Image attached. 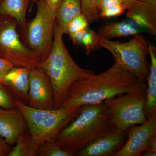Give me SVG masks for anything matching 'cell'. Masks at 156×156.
<instances>
[{
    "mask_svg": "<svg viewBox=\"0 0 156 156\" xmlns=\"http://www.w3.org/2000/svg\"><path fill=\"white\" fill-rule=\"evenodd\" d=\"M15 144L9 156H37V150L34 147L28 130L20 136Z\"/></svg>",
    "mask_w": 156,
    "mask_h": 156,
    "instance_id": "cell-19",
    "label": "cell"
},
{
    "mask_svg": "<svg viewBox=\"0 0 156 156\" xmlns=\"http://www.w3.org/2000/svg\"><path fill=\"white\" fill-rule=\"evenodd\" d=\"M149 54L151 58L148 85L146 89V101L144 111L147 119L156 115V50L153 45H149Z\"/></svg>",
    "mask_w": 156,
    "mask_h": 156,
    "instance_id": "cell-15",
    "label": "cell"
},
{
    "mask_svg": "<svg viewBox=\"0 0 156 156\" xmlns=\"http://www.w3.org/2000/svg\"><path fill=\"white\" fill-rule=\"evenodd\" d=\"M56 17L43 0H37L36 14L27 26V41L32 50L44 61L52 48Z\"/></svg>",
    "mask_w": 156,
    "mask_h": 156,
    "instance_id": "cell-8",
    "label": "cell"
},
{
    "mask_svg": "<svg viewBox=\"0 0 156 156\" xmlns=\"http://www.w3.org/2000/svg\"><path fill=\"white\" fill-rule=\"evenodd\" d=\"M1 1H2V0H0V2H1Z\"/></svg>",
    "mask_w": 156,
    "mask_h": 156,
    "instance_id": "cell-34",
    "label": "cell"
},
{
    "mask_svg": "<svg viewBox=\"0 0 156 156\" xmlns=\"http://www.w3.org/2000/svg\"><path fill=\"white\" fill-rule=\"evenodd\" d=\"M82 13L80 0H62L56 13V22L66 34L69 21Z\"/></svg>",
    "mask_w": 156,
    "mask_h": 156,
    "instance_id": "cell-18",
    "label": "cell"
},
{
    "mask_svg": "<svg viewBox=\"0 0 156 156\" xmlns=\"http://www.w3.org/2000/svg\"><path fill=\"white\" fill-rule=\"evenodd\" d=\"M147 87L146 84L139 82L126 93L104 101L117 129L127 131L131 126L142 124L147 120L144 111Z\"/></svg>",
    "mask_w": 156,
    "mask_h": 156,
    "instance_id": "cell-6",
    "label": "cell"
},
{
    "mask_svg": "<svg viewBox=\"0 0 156 156\" xmlns=\"http://www.w3.org/2000/svg\"><path fill=\"white\" fill-rule=\"evenodd\" d=\"M142 156H156V136L151 140L146 149L140 155Z\"/></svg>",
    "mask_w": 156,
    "mask_h": 156,
    "instance_id": "cell-28",
    "label": "cell"
},
{
    "mask_svg": "<svg viewBox=\"0 0 156 156\" xmlns=\"http://www.w3.org/2000/svg\"><path fill=\"white\" fill-rule=\"evenodd\" d=\"M133 36L127 42L113 41L98 36V45L110 52L115 61L134 75L140 82L146 84L150 64L147 58L149 44L139 34Z\"/></svg>",
    "mask_w": 156,
    "mask_h": 156,
    "instance_id": "cell-5",
    "label": "cell"
},
{
    "mask_svg": "<svg viewBox=\"0 0 156 156\" xmlns=\"http://www.w3.org/2000/svg\"><path fill=\"white\" fill-rule=\"evenodd\" d=\"M64 34L56 21L51 51L41 67L52 84L55 108L64 102L69 89L74 83L95 74L92 70L80 67L74 61L63 42Z\"/></svg>",
    "mask_w": 156,
    "mask_h": 156,
    "instance_id": "cell-3",
    "label": "cell"
},
{
    "mask_svg": "<svg viewBox=\"0 0 156 156\" xmlns=\"http://www.w3.org/2000/svg\"><path fill=\"white\" fill-rule=\"evenodd\" d=\"M48 10L56 17V13L62 0H43Z\"/></svg>",
    "mask_w": 156,
    "mask_h": 156,
    "instance_id": "cell-27",
    "label": "cell"
},
{
    "mask_svg": "<svg viewBox=\"0 0 156 156\" xmlns=\"http://www.w3.org/2000/svg\"><path fill=\"white\" fill-rule=\"evenodd\" d=\"M121 1L123 4L127 5L128 8L133 5L137 0H121Z\"/></svg>",
    "mask_w": 156,
    "mask_h": 156,
    "instance_id": "cell-31",
    "label": "cell"
},
{
    "mask_svg": "<svg viewBox=\"0 0 156 156\" xmlns=\"http://www.w3.org/2000/svg\"><path fill=\"white\" fill-rule=\"evenodd\" d=\"M122 3V2L121 0H99L98 9L100 11L105 8Z\"/></svg>",
    "mask_w": 156,
    "mask_h": 156,
    "instance_id": "cell-30",
    "label": "cell"
},
{
    "mask_svg": "<svg viewBox=\"0 0 156 156\" xmlns=\"http://www.w3.org/2000/svg\"><path fill=\"white\" fill-rule=\"evenodd\" d=\"M13 99L15 107L25 119L34 147L37 150L43 144L55 140L60 131L80 113L82 108L40 109Z\"/></svg>",
    "mask_w": 156,
    "mask_h": 156,
    "instance_id": "cell-4",
    "label": "cell"
},
{
    "mask_svg": "<svg viewBox=\"0 0 156 156\" xmlns=\"http://www.w3.org/2000/svg\"><path fill=\"white\" fill-rule=\"evenodd\" d=\"M75 154L66 150L55 141H48L40 146L37 150V156H73Z\"/></svg>",
    "mask_w": 156,
    "mask_h": 156,
    "instance_id": "cell-20",
    "label": "cell"
},
{
    "mask_svg": "<svg viewBox=\"0 0 156 156\" xmlns=\"http://www.w3.org/2000/svg\"><path fill=\"white\" fill-rule=\"evenodd\" d=\"M128 138L122 147L113 156H140L156 136V115L141 124L131 126L127 131Z\"/></svg>",
    "mask_w": 156,
    "mask_h": 156,
    "instance_id": "cell-9",
    "label": "cell"
},
{
    "mask_svg": "<svg viewBox=\"0 0 156 156\" xmlns=\"http://www.w3.org/2000/svg\"><path fill=\"white\" fill-rule=\"evenodd\" d=\"M16 107L13 98L4 84L0 83V108L10 109Z\"/></svg>",
    "mask_w": 156,
    "mask_h": 156,
    "instance_id": "cell-25",
    "label": "cell"
},
{
    "mask_svg": "<svg viewBox=\"0 0 156 156\" xmlns=\"http://www.w3.org/2000/svg\"><path fill=\"white\" fill-rule=\"evenodd\" d=\"M28 106L40 109L55 108L53 87L41 68L30 69Z\"/></svg>",
    "mask_w": 156,
    "mask_h": 156,
    "instance_id": "cell-10",
    "label": "cell"
},
{
    "mask_svg": "<svg viewBox=\"0 0 156 156\" xmlns=\"http://www.w3.org/2000/svg\"><path fill=\"white\" fill-rule=\"evenodd\" d=\"M30 69L14 66L7 74L3 84L12 98L28 105Z\"/></svg>",
    "mask_w": 156,
    "mask_h": 156,
    "instance_id": "cell-13",
    "label": "cell"
},
{
    "mask_svg": "<svg viewBox=\"0 0 156 156\" xmlns=\"http://www.w3.org/2000/svg\"><path fill=\"white\" fill-rule=\"evenodd\" d=\"M139 82L134 75L115 61L103 72L94 74L74 83L59 107L73 109L101 103L126 93Z\"/></svg>",
    "mask_w": 156,
    "mask_h": 156,
    "instance_id": "cell-1",
    "label": "cell"
},
{
    "mask_svg": "<svg viewBox=\"0 0 156 156\" xmlns=\"http://www.w3.org/2000/svg\"><path fill=\"white\" fill-rule=\"evenodd\" d=\"M11 150L9 144L0 136V156H9Z\"/></svg>",
    "mask_w": 156,
    "mask_h": 156,
    "instance_id": "cell-29",
    "label": "cell"
},
{
    "mask_svg": "<svg viewBox=\"0 0 156 156\" xmlns=\"http://www.w3.org/2000/svg\"><path fill=\"white\" fill-rule=\"evenodd\" d=\"M140 28L134 21L128 19L126 21L112 23L98 30V36L106 40L127 37L138 34L141 31Z\"/></svg>",
    "mask_w": 156,
    "mask_h": 156,
    "instance_id": "cell-16",
    "label": "cell"
},
{
    "mask_svg": "<svg viewBox=\"0 0 156 156\" xmlns=\"http://www.w3.org/2000/svg\"><path fill=\"white\" fill-rule=\"evenodd\" d=\"M98 35L94 31L87 28L81 39L79 45H83L89 56L92 51L99 48L98 43Z\"/></svg>",
    "mask_w": 156,
    "mask_h": 156,
    "instance_id": "cell-22",
    "label": "cell"
},
{
    "mask_svg": "<svg viewBox=\"0 0 156 156\" xmlns=\"http://www.w3.org/2000/svg\"><path fill=\"white\" fill-rule=\"evenodd\" d=\"M0 17V57L5 58L14 66L31 69L42 67L44 60L38 54L20 41L17 22L9 16Z\"/></svg>",
    "mask_w": 156,
    "mask_h": 156,
    "instance_id": "cell-7",
    "label": "cell"
},
{
    "mask_svg": "<svg viewBox=\"0 0 156 156\" xmlns=\"http://www.w3.org/2000/svg\"><path fill=\"white\" fill-rule=\"evenodd\" d=\"M138 1L156 6V0H138Z\"/></svg>",
    "mask_w": 156,
    "mask_h": 156,
    "instance_id": "cell-32",
    "label": "cell"
},
{
    "mask_svg": "<svg viewBox=\"0 0 156 156\" xmlns=\"http://www.w3.org/2000/svg\"><path fill=\"white\" fill-rule=\"evenodd\" d=\"M35 1V0H34V2Z\"/></svg>",
    "mask_w": 156,
    "mask_h": 156,
    "instance_id": "cell-33",
    "label": "cell"
},
{
    "mask_svg": "<svg viewBox=\"0 0 156 156\" xmlns=\"http://www.w3.org/2000/svg\"><path fill=\"white\" fill-rule=\"evenodd\" d=\"M27 129L25 119L18 108H0V136L8 144L16 143L20 136Z\"/></svg>",
    "mask_w": 156,
    "mask_h": 156,
    "instance_id": "cell-12",
    "label": "cell"
},
{
    "mask_svg": "<svg viewBox=\"0 0 156 156\" xmlns=\"http://www.w3.org/2000/svg\"><path fill=\"white\" fill-rule=\"evenodd\" d=\"M126 16L152 35H156V6L137 0L128 8Z\"/></svg>",
    "mask_w": 156,
    "mask_h": 156,
    "instance_id": "cell-14",
    "label": "cell"
},
{
    "mask_svg": "<svg viewBox=\"0 0 156 156\" xmlns=\"http://www.w3.org/2000/svg\"><path fill=\"white\" fill-rule=\"evenodd\" d=\"M128 138L127 131L116 129L101 136L77 152L79 156H113L120 150Z\"/></svg>",
    "mask_w": 156,
    "mask_h": 156,
    "instance_id": "cell-11",
    "label": "cell"
},
{
    "mask_svg": "<svg viewBox=\"0 0 156 156\" xmlns=\"http://www.w3.org/2000/svg\"><path fill=\"white\" fill-rule=\"evenodd\" d=\"M117 129L111 112L104 102L82 106L77 117L60 131L55 141L75 154L101 136Z\"/></svg>",
    "mask_w": 156,
    "mask_h": 156,
    "instance_id": "cell-2",
    "label": "cell"
},
{
    "mask_svg": "<svg viewBox=\"0 0 156 156\" xmlns=\"http://www.w3.org/2000/svg\"><path fill=\"white\" fill-rule=\"evenodd\" d=\"M82 14L87 17L89 22L99 18L98 4L99 0H80Z\"/></svg>",
    "mask_w": 156,
    "mask_h": 156,
    "instance_id": "cell-21",
    "label": "cell"
},
{
    "mask_svg": "<svg viewBox=\"0 0 156 156\" xmlns=\"http://www.w3.org/2000/svg\"><path fill=\"white\" fill-rule=\"evenodd\" d=\"M33 0H3L0 4V14L14 18L23 30L27 29V13Z\"/></svg>",
    "mask_w": 156,
    "mask_h": 156,
    "instance_id": "cell-17",
    "label": "cell"
},
{
    "mask_svg": "<svg viewBox=\"0 0 156 156\" xmlns=\"http://www.w3.org/2000/svg\"><path fill=\"white\" fill-rule=\"evenodd\" d=\"M128 9L125 4H117L101 9L99 12V18H109L122 15Z\"/></svg>",
    "mask_w": 156,
    "mask_h": 156,
    "instance_id": "cell-24",
    "label": "cell"
},
{
    "mask_svg": "<svg viewBox=\"0 0 156 156\" xmlns=\"http://www.w3.org/2000/svg\"><path fill=\"white\" fill-rule=\"evenodd\" d=\"M89 22L83 14H79L73 18L68 24L66 34L69 35L79 31L88 28Z\"/></svg>",
    "mask_w": 156,
    "mask_h": 156,
    "instance_id": "cell-23",
    "label": "cell"
},
{
    "mask_svg": "<svg viewBox=\"0 0 156 156\" xmlns=\"http://www.w3.org/2000/svg\"><path fill=\"white\" fill-rule=\"evenodd\" d=\"M14 65L5 58L0 57V83H3L4 79Z\"/></svg>",
    "mask_w": 156,
    "mask_h": 156,
    "instance_id": "cell-26",
    "label": "cell"
}]
</instances>
